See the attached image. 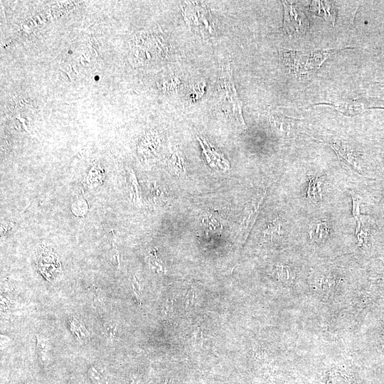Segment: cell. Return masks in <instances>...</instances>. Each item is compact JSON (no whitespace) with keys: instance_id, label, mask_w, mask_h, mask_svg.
Returning <instances> with one entry per match:
<instances>
[{"instance_id":"cell-16","label":"cell","mask_w":384,"mask_h":384,"mask_svg":"<svg viewBox=\"0 0 384 384\" xmlns=\"http://www.w3.org/2000/svg\"><path fill=\"white\" fill-rule=\"evenodd\" d=\"M193 299V294L192 292L191 294H187L186 299V305H190L192 304Z\"/></svg>"},{"instance_id":"cell-3","label":"cell","mask_w":384,"mask_h":384,"mask_svg":"<svg viewBox=\"0 0 384 384\" xmlns=\"http://www.w3.org/2000/svg\"><path fill=\"white\" fill-rule=\"evenodd\" d=\"M324 104L333 107L343 114L348 116L360 114L371 108H384V101L365 97Z\"/></svg>"},{"instance_id":"cell-1","label":"cell","mask_w":384,"mask_h":384,"mask_svg":"<svg viewBox=\"0 0 384 384\" xmlns=\"http://www.w3.org/2000/svg\"><path fill=\"white\" fill-rule=\"evenodd\" d=\"M342 49L315 50L309 53L284 51L283 60L290 70L299 78H306L315 73L330 55Z\"/></svg>"},{"instance_id":"cell-2","label":"cell","mask_w":384,"mask_h":384,"mask_svg":"<svg viewBox=\"0 0 384 384\" xmlns=\"http://www.w3.org/2000/svg\"><path fill=\"white\" fill-rule=\"evenodd\" d=\"M284 6L283 32L290 35H304L307 31L309 22L304 13L295 4L282 1Z\"/></svg>"},{"instance_id":"cell-17","label":"cell","mask_w":384,"mask_h":384,"mask_svg":"<svg viewBox=\"0 0 384 384\" xmlns=\"http://www.w3.org/2000/svg\"><path fill=\"white\" fill-rule=\"evenodd\" d=\"M376 83L384 85V78L382 80L379 81V82H376Z\"/></svg>"},{"instance_id":"cell-6","label":"cell","mask_w":384,"mask_h":384,"mask_svg":"<svg viewBox=\"0 0 384 384\" xmlns=\"http://www.w3.org/2000/svg\"><path fill=\"white\" fill-rule=\"evenodd\" d=\"M310 11L323 17L331 26L336 23V11L334 4L327 1H312L310 4Z\"/></svg>"},{"instance_id":"cell-15","label":"cell","mask_w":384,"mask_h":384,"mask_svg":"<svg viewBox=\"0 0 384 384\" xmlns=\"http://www.w3.org/2000/svg\"><path fill=\"white\" fill-rule=\"evenodd\" d=\"M202 223L208 228V230H215L220 228V224L218 221L210 215H206L203 218Z\"/></svg>"},{"instance_id":"cell-7","label":"cell","mask_w":384,"mask_h":384,"mask_svg":"<svg viewBox=\"0 0 384 384\" xmlns=\"http://www.w3.org/2000/svg\"><path fill=\"white\" fill-rule=\"evenodd\" d=\"M330 225L326 219L313 220L309 228L310 238L315 242L323 243L329 235Z\"/></svg>"},{"instance_id":"cell-4","label":"cell","mask_w":384,"mask_h":384,"mask_svg":"<svg viewBox=\"0 0 384 384\" xmlns=\"http://www.w3.org/2000/svg\"><path fill=\"white\" fill-rule=\"evenodd\" d=\"M36 262L38 270L49 281H55L61 274V266L58 258L50 248H42Z\"/></svg>"},{"instance_id":"cell-10","label":"cell","mask_w":384,"mask_h":384,"mask_svg":"<svg viewBox=\"0 0 384 384\" xmlns=\"http://www.w3.org/2000/svg\"><path fill=\"white\" fill-rule=\"evenodd\" d=\"M307 197L314 201L321 199V179L319 177H311L307 188Z\"/></svg>"},{"instance_id":"cell-12","label":"cell","mask_w":384,"mask_h":384,"mask_svg":"<svg viewBox=\"0 0 384 384\" xmlns=\"http://www.w3.org/2000/svg\"><path fill=\"white\" fill-rule=\"evenodd\" d=\"M87 375L95 384H107L105 376L94 366H90L88 369Z\"/></svg>"},{"instance_id":"cell-14","label":"cell","mask_w":384,"mask_h":384,"mask_svg":"<svg viewBox=\"0 0 384 384\" xmlns=\"http://www.w3.org/2000/svg\"><path fill=\"white\" fill-rule=\"evenodd\" d=\"M276 272L279 279L282 281L289 282L294 277L292 270L287 266H277Z\"/></svg>"},{"instance_id":"cell-11","label":"cell","mask_w":384,"mask_h":384,"mask_svg":"<svg viewBox=\"0 0 384 384\" xmlns=\"http://www.w3.org/2000/svg\"><path fill=\"white\" fill-rule=\"evenodd\" d=\"M103 331L106 338L110 343L116 342L118 340V329L117 326L114 323H106L104 326Z\"/></svg>"},{"instance_id":"cell-5","label":"cell","mask_w":384,"mask_h":384,"mask_svg":"<svg viewBox=\"0 0 384 384\" xmlns=\"http://www.w3.org/2000/svg\"><path fill=\"white\" fill-rule=\"evenodd\" d=\"M209 13L207 10L198 6L189 5L185 10V18L188 24L199 28L200 30L206 31L209 34L213 32L212 27L208 18Z\"/></svg>"},{"instance_id":"cell-13","label":"cell","mask_w":384,"mask_h":384,"mask_svg":"<svg viewBox=\"0 0 384 384\" xmlns=\"http://www.w3.org/2000/svg\"><path fill=\"white\" fill-rule=\"evenodd\" d=\"M352 201H353V215L357 221V228L356 233L360 232L361 229V223H360V211H359V205H360V198L358 194L355 193L353 191H351Z\"/></svg>"},{"instance_id":"cell-9","label":"cell","mask_w":384,"mask_h":384,"mask_svg":"<svg viewBox=\"0 0 384 384\" xmlns=\"http://www.w3.org/2000/svg\"><path fill=\"white\" fill-rule=\"evenodd\" d=\"M70 332L77 340L82 343L87 342L90 339V333L85 324L79 317L73 316L68 321Z\"/></svg>"},{"instance_id":"cell-8","label":"cell","mask_w":384,"mask_h":384,"mask_svg":"<svg viewBox=\"0 0 384 384\" xmlns=\"http://www.w3.org/2000/svg\"><path fill=\"white\" fill-rule=\"evenodd\" d=\"M36 351L40 361L48 365L53 358V346L49 338L36 335Z\"/></svg>"}]
</instances>
